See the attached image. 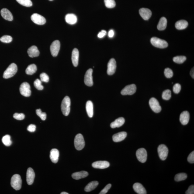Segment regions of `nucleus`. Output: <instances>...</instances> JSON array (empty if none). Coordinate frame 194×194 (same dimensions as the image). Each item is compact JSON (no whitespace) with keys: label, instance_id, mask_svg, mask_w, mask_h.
<instances>
[{"label":"nucleus","instance_id":"nucleus-1","mask_svg":"<svg viewBox=\"0 0 194 194\" xmlns=\"http://www.w3.org/2000/svg\"><path fill=\"white\" fill-rule=\"evenodd\" d=\"M71 100L68 96L65 97L61 104V110L63 114L68 116L70 113L71 109Z\"/></svg>","mask_w":194,"mask_h":194},{"label":"nucleus","instance_id":"nucleus-2","mask_svg":"<svg viewBox=\"0 0 194 194\" xmlns=\"http://www.w3.org/2000/svg\"><path fill=\"white\" fill-rule=\"evenodd\" d=\"M17 67L15 63H12L4 72L3 77L5 79H8L13 76L17 71Z\"/></svg>","mask_w":194,"mask_h":194},{"label":"nucleus","instance_id":"nucleus-3","mask_svg":"<svg viewBox=\"0 0 194 194\" xmlns=\"http://www.w3.org/2000/svg\"><path fill=\"white\" fill-rule=\"evenodd\" d=\"M22 181L20 175L16 174L14 175L11 178V186L15 190H19L21 188Z\"/></svg>","mask_w":194,"mask_h":194},{"label":"nucleus","instance_id":"nucleus-4","mask_svg":"<svg viewBox=\"0 0 194 194\" xmlns=\"http://www.w3.org/2000/svg\"><path fill=\"white\" fill-rule=\"evenodd\" d=\"M151 43L153 45L159 48H165L168 47V44L166 41L158 38L157 37H153L151 39Z\"/></svg>","mask_w":194,"mask_h":194},{"label":"nucleus","instance_id":"nucleus-5","mask_svg":"<svg viewBox=\"0 0 194 194\" xmlns=\"http://www.w3.org/2000/svg\"><path fill=\"white\" fill-rule=\"evenodd\" d=\"M74 146L78 150H81L85 146V142L82 134H78L76 136L74 140Z\"/></svg>","mask_w":194,"mask_h":194},{"label":"nucleus","instance_id":"nucleus-6","mask_svg":"<svg viewBox=\"0 0 194 194\" xmlns=\"http://www.w3.org/2000/svg\"><path fill=\"white\" fill-rule=\"evenodd\" d=\"M157 151L159 157L162 160L164 161L166 159L168 155L169 150L168 147L165 145H160L157 149Z\"/></svg>","mask_w":194,"mask_h":194},{"label":"nucleus","instance_id":"nucleus-7","mask_svg":"<svg viewBox=\"0 0 194 194\" xmlns=\"http://www.w3.org/2000/svg\"><path fill=\"white\" fill-rule=\"evenodd\" d=\"M19 91L21 94L25 97H29L31 94L30 86L27 82H23L21 85Z\"/></svg>","mask_w":194,"mask_h":194},{"label":"nucleus","instance_id":"nucleus-8","mask_svg":"<svg viewBox=\"0 0 194 194\" xmlns=\"http://www.w3.org/2000/svg\"><path fill=\"white\" fill-rule=\"evenodd\" d=\"M136 157L139 161L142 163H144L147 161V150L144 148L138 149L136 151Z\"/></svg>","mask_w":194,"mask_h":194},{"label":"nucleus","instance_id":"nucleus-9","mask_svg":"<svg viewBox=\"0 0 194 194\" xmlns=\"http://www.w3.org/2000/svg\"><path fill=\"white\" fill-rule=\"evenodd\" d=\"M150 106V108L154 112L156 113H159L161 112V108L158 100L155 98H152L150 100L149 102Z\"/></svg>","mask_w":194,"mask_h":194},{"label":"nucleus","instance_id":"nucleus-10","mask_svg":"<svg viewBox=\"0 0 194 194\" xmlns=\"http://www.w3.org/2000/svg\"><path fill=\"white\" fill-rule=\"evenodd\" d=\"M137 88L134 84L126 86L121 91L122 95H132L136 92Z\"/></svg>","mask_w":194,"mask_h":194},{"label":"nucleus","instance_id":"nucleus-11","mask_svg":"<svg viewBox=\"0 0 194 194\" xmlns=\"http://www.w3.org/2000/svg\"><path fill=\"white\" fill-rule=\"evenodd\" d=\"M60 44L59 40H55L52 43L50 46V50L52 56L57 57L58 54L60 49Z\"/></svg>","mask_w":194,"mask_h":194},{"label":"nucleus","instance_id":"nucleus-12","mask_svg":"<svg viewBox=\"0 0 194 194\" xmlns=\"http://www.w3.org/2000/svg\"><path fill=\"white\" fill-rule=\"evenodd\" d=\"M31 19L34 23L38 25H43L45 23V19L37 13H34L31 16Z\"/></svg>","mask_w":194,"mask_h":194},{"label":"nucleus","instance_id":"nucleus-13","mask_svg":"<svg viewBox=\"0 0 194 194\" xmlns=\"http://www.w3.org/2000/svg\"><path fill=\"white\" fill-rule=\"evenodd\" d=\"M92 69L90 68L86 73L85 78H84V82L87 86L90 87L92 86L93 85V81L92 76Z\"/></svg>","mask_w":194,"mask_h":194},{"label":"nucleus","instance_id":"nucleus-14","mask_svg":"<svg viewBox=\"0 0 194 194\" xmlns=\"http://www.w3.org/2000/svg\"><path fill=\"white\" fill-rule=\"evenodd\" d=\"M116 68V62L114 59H111L108 64L107 74L112 75L115 73Z\"/></svg>","mask_w":194,"mask_h":194},{"label":"nucleus","instance_id":"nucleus-15","mask_svg":"<svg viewBox=\"0 0 194 194\" xmlns=\"http://www.w3.org/2000/svg\"><path fill=\"white\" fill-rule=\"evenodd\" d=\"M35 174L34 171L32 168L28 169L26 173V181L29 185H32L34 182Z\"/></svg>","mask_w":194,"mask_h":194},{"label":"nucleus","instance_id":"nucleus-16","mask_svg":"<svg viewBox=\"0 0 194 194\" xmlns=\"http://www.w3.org/2000/svg\"><path fill=\"white\" fill-rule=\"evenodd\" d=\"M140 16L145 20H148L151 17L152 12L150 9L147 8H142L139 10Z\"/></svg>","mask_w":194,"mask_h":194},{"label":"nucleus","instance_id":"nucleus-17","mask_svg":"<svg viewBox=\"0 0 194 194\" xmlns=\"http://www.w3.org/2000/svg\"><path fill=\"white\" fill-rule=\"evenodd\" d=\"M92 165L95 168L104 169L109 167L110 164L107 161H97L93 163Z\"/></svg>","mask_w":194,"mask_h":194},{"label":"nucleus","instance_id":"nucleus-18","mask_svg":"<svg viewBox=\"0 0 194 194\" xmlns=\"http://www.w3.org/2000/svg\"><path fill=\"white\" fill-rule=\"evenodd\" d=\"M189 112L188 111H184L181 113L180 116V121L182 124L187 125L189 122Z\"/></svg>","mask_w":194,"mask_h":194},{"label":"nucleus","instance_id":"nucleus-19","mask_svg":"<svg viewBox=\"0 0 194 194\" xmlns=\"http://www.w3.org/2000/svg\"><path fill=\"white\" fill-rule=\"evenodd\" d=\"M1 13L2 17L5 20L12 21L13 19V16L12 13L7 8H3L1 10Z\"/></svg>","mask_w":194,"mask_h":194},{"label":"nucleus","instance_id":"nucleus-20","mask_svg":"<svg viewBox=\"0 0 194 194\" xmlns=\"http://www.w3.org/2000/svg\"><path fill=\"white\" fill-rule=\"evenodd\" d=\"M127 136V133L125 132H120L112 136L114 141L117 142L124 140Z\"/></svg>","mask_w":194,"mask_h":194},{"label":"nucleus","instance_id":"nucleus-21","mask_svg":"<svg viewBox=\"0 0 194 194\" xmlns=\"http://www.w3.org/2000/svg\"><path fill=\"white\" fill-rule=\"evenodd\" d=\"M79 57V53L78 50L77 48H74L73 50L72 54V60L73 65L76 67L78 64Z\"/></svg>","mask_w":194,"mask_h":194},{"label":"nucleus","instance_id":"nucleus-22","mask_svg":"<svg viewBox=\"0 0 194 194\" xmlns=\"http://www.w3.org/2000/svg\"><path fill=\"white\" fill-rule=\"evenodd\" d=\"M60 153L57 149H52L50 151V160L54 163H57L58 162Z\"/></svg>","mask_w":194,"mask_h":194},{"label":"nucleus","instance_id":"nucleus-23","mask_svg":"<svg viewBox=\"0 0 194 194\" xmlns=\"http://www.w3.org/2000/svg\"><path fill=\"white\" fill-rule=\"evenodd\" d=\"M27 53L29 57L34 58L39 56L40 54L38 49L36 46H32L28 49Z\"/></svg>","mask_w":194,"mask_h":194},{"label":"nucleus","instance_id":"nucleus-24","mask_svg":"<svg viewBox=\"0 0 194 194\" xmlns=\"http://www.w3.org/2000/svg\"><path fill=\"white\" fill-rule=\"evenodd\" d=\"M65 21L69 24L74 25L77 23V18L76 15L74 14H68L66 15Z\"/></svg>","mask_w":194,"mask_h":194},{"label":"nucleus","instance_id":"nucleus-25","mask_svg":"<svg viewBox=\"0 0 194 194\" xmlns=\"http://www.w3.org/2000/svg\"><path fill=\"white\" fill-rule=\"evenodd\" d=\"M133 188L134 191L138 194H147V191L141 184L136 183L133 185Z\"/></svg>","mask_w":194,"mask_h":194},{"label":"nucleus","instance_id":"nucleus-26","mask_svg":"<svg viewBox=\"0 0 194 194\" xmlns=\"http://www.w3.org/2000/svg\"><path fill=\"white\" fill-rule=\"evenodd\" d=\"M125 123V119L123 117H120L116 119L114 122L110 124L111 127L112 128H119L123 126Z\"/></svg>","mask_w":194,"mask_h":194},{"label":"nucleus","instance_id":"nucleus-27","mask_svg":"<svg viewBox=\"0 0 194 194\" xmlns=\"http://www.w3.org/2000/svg\"><path fill=\"white\" fill-rule=\"evenodd\" d=\"M86 110L88 116L90 118H92L94 115L93 104L91 101H88L86 104Z\"/></svg>","mask_w":194,"mask_h":194},{"label":"nucleus","instance_id":"nucleus-28","mask_svg":"<svg viewBox=\"0 0 194 194\" xmlns=\"http://www.w3.org/2000/svg\"><path fill=\"white\" fill-rule=\"evenodd\" d=\"M88 175V172L82 171L74 173L72 174V177L74 179L79 180L87 177Z\"/></svg>","mask_w":194,"mask_h":194},{"label":"nucleus","instance_id":"nucleus-29","mask_svg":"<svg viewBox=\"0 0 194 194\" xmlns=\"http://www.w3.org/2000/svg\"><path fill=\"white\" fill-rule=\"evenodd\" d=\"M188 22L185 20H181L176 22L175 24L176 28L178 30H182L187 27Z\"/></svg>","mask_w":194,"mask_h":194},{"label":"nucleus","instance_id":"nucleus-30","mask_svg":"<svg viewBox=\"0 0 194 194\" xmlns=\"http://www.w3.org/2000/svg\"><path fill=\"white\" fill-rule=\"evenodd\" d=\"M167 20L166 18L162 17L160 19L157 26V28L159 30H164L167 26Z\"/></svg>","mask_w":194,"mask_h":194},{"label":"nucleus","instance_id":"nucleus-31","mask_svg":"<svg viewBox=\"0 0 194 194\" xmlns=\"http://www.w3.org/2000/svg\"><path fill=\"white\" fill-rule=\"evenodd\" d=\"M99 185V183L97 181H92L90 182L86 186L85 191L86 192H89L95 189Z\"/></svg>","mask_w":194,"mask_h":194},{"label":"nucleus","instance_id":"nucleus-32","mask_svg":"<svg viewBox=\"0 0 194 194\" xmlns=\"http://www.w3.org/2000/svg\"><path fill=\"white\" fill-rule=\"evenodd\" d=\"M37 71V67L35 64H31L29 65L27 68L26 73L29 75H32L36 72Z\"/></svg>","mask_w":194,"mask_h":194},{"label":"nucleus","instance_id":"nucleus-33","mask_svg":"<svg viewBox=\"0 0 194 194\" xmlns=\"http://www.w3.org/2000/svg\"><path fill=\"white\" fill-rule=\"evenodd\" d=\"M2 142L6 147H9L12 144V142L11 141V136L9 135H6L4 136L2 138Z\"/></svg>","mask_w":194,"mask_h":194},{"label":"nucleus","instance_id":"nucleus-34","mask_svg":"<svg viewBox=\"0 0 194 194\" xmlns=\"http://www.w3.org/2000/svg\"><path fill=\"white\" fill-rule=\"evenodd\" d=\"M187 177V174L185 173H180L176 175L174 178V179L177 182L185 180Z\"/></svg>","mask_w":194,"mask_h":194},{"label":"nucleus","instance_id":"nucleus-35","mask_svg":"<svg viewBox=\"0 0 194 194\" xmlns=\"http://www.w3.org/2000/svg\"><path fill=\"white\" fill-rule=\"evenodd\" d=\"M186 57L184 56H176L173 58V60L174 62L178 64H182L186 60Z\"/></svg>","mask_w":194,"mask_h":194},{"label":"nucleus","instance_id":"nucleus-36","mask_svg":"<svg viewBox=\"0 0 194 194\" xmlns=\"http://www.w3.org/2000/svg\"><path fill=\"white\" fill-rule=\"evenodd\" d=\"M171 91L170 90H165L163 92L162 95L163 99L165 100H169L171 98Z\"/></svg>","mask_w":194,"mask_h":194},{"label":"nucleus","instance_id":"nucleus-37","mask_svg":"<svg viewBox=\"0 0 194 194\" xmlns=\"http://www.w3.org/2000/svg\"><path fill=\"white\" fill-rule=\"evenodd\" d=\"M20 5L26 7L32 6V3L31 0H16Z\"/></svg>","mask_w":194,"mask_h":194},{"label":"nucleus","instance_id":"nucleus-38","mask_svg":"<svg viewBox=\"0 0 194 194\" xmlns=\"http://www.w3.org/2000/svg\"><path fill=\"white\" fill-rule=\"evenodd\" d=\"M105 6L107 8H112L115 7L116 5L114 0H104Z\"/></svg>","mask_w":194,"mask_h":194},{"label":"nucleus","instance_id":"nucleus-39","mask_svg":"<svg viewBox=\"0 0 194 194\" xmlns=\"http://www.w3.org/2000/svg\"><path fill=\"white\" fill-rule=\"evenodd\" d=\"M34 85L36 88L39 90H41L43 88V87L42 85V81L40 80L37 79L34 82Z\"/></svg>","mask_w":194,"mask_h":194},{"label":"nucleus","instance_id":"nucleus-40","mask_svg":"<svg viewBox=\"0 0 194 194\" xmlns=\"http://www.w3.org/2000/svg\"><path fill=\"white\" fill-rule=\"evenodd\" d=\"M12 37L10 36L4 35L0 39V41L3 43H9L12 41Z\"/></svg>","mask_w":194,"mask_h":194},{"label":"nucleus","instance_id":"nucleus-41","mask_svg":"<svg viewBox=\"0 0 194 194\" xmlns=\"http://www.w3.org/2000/svg\"><path fill=\"white\" fill-rule=\"evenodd\" d=\"M36 113L38 116L40 118L41 120H45L46 118V114L45 112H42L41 110L38 109L36 110Z\"/></svg>","mask_w":194,"mask_h":194},{"label":"nucleus","instance_id":"nucleus-42","mask_svg":"<svg viewBox=\"0 0 194 194\" xmlns=\"http://www.w3.org/2000/svg\"><path fill=\"white\" fill-rule=\"evenodd\" d=\"M164 74L165 76L167 78H171L173 76V73L172 70L169 68H166L164 70Z\"/></svg>","mask_w":194,"mask_h":194},{"label":"nucleus","instance_id":"nucleus-43","mask_svg":"<svg viewBox=\"0 0 194 194\" xmlns=\"http://www.w3.org/2000/svg\"><path fill=\"white\" fill-rule=\"evenodd\" d=\"M40 80L42 82H48L50 80L49 76L45 73H43L40 74Z\"/></svg>","mask_w":194,"mask_h":194},{"label":"nucleus","instance_id":"nucleus-44","mask_svg":"<svg viewBox=\"0 0 194 194\" xmlns=\"http://www.w3.org/2000/svg\"><path fill=\"white\" fill-rule=\"evenodd\" d=\"M13 116L14 118L18 120H23L25 118V115L23 113H15L14 114Z\"/></svg>","mask_w":194,"mask_h":194},{"label":"nucleus","instance_id":"nucleus-45","mask_svg":"<svg viewBox=\"0 0 194 194\" xmlns=\"http://www.w3.org/2000/svg\"><path fill=\"white\" fill-rule=\"evenodd\" d=\"M181 89V85L179 84H176L173 87V91L175 94L179 93V92H180Z\"/></svg>","mask_w":194,"mask_h":194},{"label":"nucleus","instance_id":"nucleus-46","mask_svg":"<svg viewBox=\"0 0 194 194\" xmlns=\"http://www.w3.org/2000/svg\"><path fill=\"white\" fill-rule=\"evenodd\" d=\"M112 186V185L110 184H108L106 185L105 187L101 191L100 193L99 194H105L107 193L109 190L110 189Z\"/></svg>","mask_w":194,"mask_h":194},{"label":"nucleus","instance_id":"nucleus-47","mask_svg":"<svg viewBox=\"0 0 194 194\" xmlns=\"http://www.w3.org/2000/svg\"><path fill=\"white\" fill-rule=\"evenodd\" d=\"M188 161L191 163H194V151H192L188 156L187 158Z\"/></svg>","mask_w":194,"mask_h":194},{"label":"nucleus","instance_id":"nucleus-48","mask_svg":"<svg viewBox=\"0 0 194 194\" xmlns=\"http://www.w3.org/2000/svg\"><path fill=\"white\" fill-rule=\"evenodd\" d=\"M36 126L34 124H30L28 126L27 128V130L28 131L31 132H33L36 130Z\"/></svg>","mask_w":194,"mask_h":194},{"label":"nucleus","instance_id":"nucleus-49","mask_svg":"<svg viewBox=\"0 0 194 194\" xmlns=\"http://www.w3.org/2000/svg\"><path fill=\"white\" fill-rule=\"evenodd\" d=\"M186 194H194V186L193 185H191L189 187L187 190L185 192Z\"/></svg>","mask_w":194,"mask_h":194},{"label":"nucleus","instance_id":"nucleus-50","mask_svg":"<svg viewBox=\"0 0 194 194\" xmlns=\"http://www.w3.org/2000/svg\"><path fill=\"white\" fill-rule=\"evenodd\" d=\"M106 31L105 30H102L98 33V36L99 38H102L104 37V36L106 35Z\"/></svg>","mask_w":194,"mask_h":194},{"label":"nucleus","instance_id":"nucleus-51","mask_svg":"<svg viewBox=\"0 0 194 194\" xmlns=\"http://www.w3.org/2000/svg\"><path fill=\"white\" fill-rule=\"evenodd\" d=\"M114 32L112 29H111V30L109 31V32H108V36L110 38H112L114 36Z\"/></svg>","mask_w":194,"mask_h":194},{"label":"nucleus","instance_id":"nucleus-52","mask_svg":"<svg viewBox=\"0 0 194 194\" xmlns=\"http://www.w3.org/2000/svg\"><path fill=\"white\" fill-rule=\"evenodd\" d=\"M190 74L192 77V78H193L194 79V67H193V68H192V69L191 70V72H190Z\"/></svg>","mask_w":194,"mask_h":194},{"label":"nucleus","instance_id":"nucleus-53","mask_svg":"<svg viewBox=\"0 0 194 194\" xmlns=\"http://www.w3.org/2000/svg\"><path fill=\"white\" fill-rule=\"evenodd\" d=\"M61 194H68L69 193H68L66 192H62Z\"/></svg>","mask_w":194,"mask_h":194},{"label":"nucleus","instance_id":"nucleus-54","mask_svg":"<svg viewBox=\"0 0 194 194\" xmlns=\"http://www.w3.org/2000/svg\"><path fill=\"white\" fill-rule=\"evenodd\" d=\"M49 1H53V0H49Z\"/></svg>","mask_w":194,"mask_h":194}]
</instances>
